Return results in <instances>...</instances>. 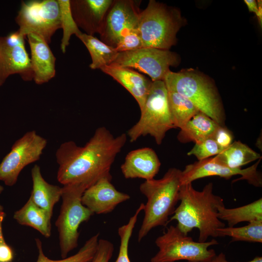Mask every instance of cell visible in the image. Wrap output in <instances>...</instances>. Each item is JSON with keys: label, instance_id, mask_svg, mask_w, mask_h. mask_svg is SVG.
Masks as SVG:
<instances>
[{"label": "cell", "instance_id": "cell-1", "mask_svg": "<svg viewBox=\"0 0 262 262\" xmlns=\"http://www.w3.org/2000/svg\"><path fill=\"white\" fill-rule=\"evenodd\" d=\"M127 140L126 133L115 136L105 127L98 128L83 146L65 142L56 150L57 179L63 185L79 184L87 189L110 175V169Z\"/></svg>", "mask_w": 262, "mask_h": 262}, {"label": "cell", "instance_id": "cell-2", "mask_svg": "<svg viewBox=\"0 0 262 262\" xmlns=\"http://www.w3.org/2000/svg\"><path fill=\"white\" fill-rule=\"evenodd\" d=\"M179 201L170 221L177 220L176 226L184 234L196 228L198 242H205L209 236L217 237L216 230L225 227L217 216V207L224 203L223 200L213 193V183L206 184L201 191L195 189L192 183L181 185Z\"/></svg>", "mask_w": 262, "mask_h": 262}, {"label": "cell", "instance_id": "cell-3", "mask_svg": "<svg viewBox=\"0 0 262 262\" xmlns=\"http://www.w3.org/2000/svg\"><path fill=\"white\" fill-rule=\"evenodd\" d=\"M181 170L170 168L160 179L145 180L140 185V191L146 196L144 217L138 232L140 242L154 228L164 226L173 214L179 201Z\"/></svg>", "mask_w": 262, "mask_h": 262}, {"label": "cell", "instance_id": "cell-4", "mask_svg": "<svg viewBox=\"0 0 262 262\" xmlns=\"http://www.w3.org/2000/svg\"><path fill=\"white\" fill-rule=\"evenodd\" d=\"M164 81L168 90L183 96L220 126H225V114L217 89L210 78L193 68L169 71Z\"/></svg>", "mask_w": 262, "mask_h": 262}, {"label": "cell", "instance_id": "cell-5", "mask_svg": "<svg viewBox=\"0 0 262 262\" xmlns=\"http://www.w3.org/2000/svg\"><path fill=\"white\" fill-rule=\"evenodd\" d=\"M186 22L178 9L154 0L139 14L138 30L143 48L169 49L177 42V33Z\"/></svg>", "mask_w": 262, "mask_h": 262}, {"label": "cell", "instance_id": "cell-6", "mask_svg": "<svg viewBox=\"0 0 262 262\" xmlns=\"http://www.w3.org/2000/svg\"><path fill=\"white\" fill-rule=\"evenodd\" d=\"M139 120L127 132L130 142L150 135L160 145L170 130L175 128L164 81L152 82Z\"/></svg>", "mask_w": 262, "mask_h": 262}, {"label": "cell", "instance_id": "cell-7", "mask_svg": "<svg viewBox=\"0 0 262 262\" xmlns=\"http://www.w3.org/2000/svg\"><path fill=\"white\" fill-rule=\"evenodd\" d=\"M86 190L79 184L63 185L62 203L55 226L59 232V246L62 259L78 246L81 224L87 221L93 213L82 203V196Z\"/></svg>", "mask_w": 262, "mask_h": 262}, {"label": "cell", "instance_id": "cell-8", "mask_svg": "<svg viewBox=\"0 0 262 262\" xmlns=\"http://www.w3.org/2000/svg\"><path fill=\"white\" fill-rule=\"evenodd\" d=\"M158 252L151 262H175L185 260L189 262H209L215 255V251L208 248L218 244L211 241L195 242L191 237L183 233L177 226H170L162 235L155 240Z\"/></svg>", "mask_w": 262, "mask_h": 262}, {"label": "cell", "instance_id": "cell-9", "mask_svg": "<svg viewBox=\"0 0 262 262\" xmlns=\"http://www.w3.org/2000/svg\"><path fill=\"white\" fill-rule=\"evenodd\" d=\"M16 21L21 34L26 37L30 33L35 34L49 44L53 35L61 28L57 0L22 1Z\"/></svg>", "mask_w": 262, "mask_h": 262}, {"label": "cell", "instance_id": "cell-10", "mask_svg": "<svg viewBox=\"0 0 262 262\" xmlns=\"http://www.w3.org/2000/svg\"><path fill=\"white\" fill-rule=\"evenodd\" d=\"M47 144V139L35 131L26 132L15 142L0 162V180L7 186L14 185L22 169L40 159Z\"/></svg>", "mask_w": 262, "mask_h": 262}, {"label": "cell", "instance_id": "cell-11", "mask_svg": "<svg viewBox=\"0 0 262 262\" xmlns=\"http://www.w3.org/2000/svg\"><path fill=\"white\" fill-rule=\"evenodd\" d=\"M180 61L179 55L169 50L141 48L119 52L111 65L135 68L148 75L154 82L164 81L170 67L178 66Z\"/></svg>", "mask_w": 262, "mask_h": 262}, {"label": "cell", "instance_id": "cell-12", "mask_svg": "<svg viewBox=\"0 0 262 262\" xmlns=\"http://www.w3.org/2000/svg\"><path fill=\"white\" fill-rule=\"evenodd\" d=\"M25 38L18 30L0 37V86L9 76L15 74H18L25 81L33 80Z\"/></svg>", "mask_w": 262, "mask_h": 262}, {"label": "cell", "instance_id": "cell-13", "mask_svg": "<svg viewBox=\"0 0 262 262\" xmlns=\"http://www.w3.org/2000/svg\"><path fill=\"white\" fill-rule=\"evenodd\" d=\"M140 13L133 0H113L100 33L102 41L115 48L124 34L138 29Z\"/></svg>", "mask_w": 262, "mask_h": 262}, {"label": "cell", "instance_id": "cell-14", "mask_svg": "<svg viewBox=\"0 0 262 262\" xmlns=\"http://www.w3.org/2000/svg\"><path fill=\"white\" fill-rule=\"evenodd\" d=\"M261 159L252 166L245 169L230 168L217 162L214 157L198 161L186 165L184 169L181 171V185L209 176H217L229 179L233 176L239 175L241 177L234 181L245 180L254 186L261 187L262 175L257 171Z\"/></svg>", "mask_w": 262, "mask_h": 262}, {"label": "cell", "instance_id": "cell-15", "mask_svg": "<svg viewBox=\"0 0 262 262\" xmlns=\"http://www.w3.org/2000/svg\"><path fill=\"white\" fill-rule=\"evenodd\" d=\"M112 179L111 175L102 177L83 193L82 203L93 213H108L118 204L130 198L128 194L115 187Z\"/></svg>", "mask_w": 262, "mask_h": 262}, {"label": "cell", "instance_id": "cell-16", "mask_svg": "<svg viewBox=\"0 0 262 262\" xmlns=\"http://www.w3.org/2000/svg\"><path fill=\"white\" fill-rule=\"evenodd\" d=\"M111 0H72L70 7L73 18L78 27L85 33L100 34Z\"/></svg>", "mask_w": 262, "mask_h": 262}, {"label": "cell", "instance_id": "cell-17", "mask_svg": "<svg viewBox=\"0 0 262 262\" xmlns=\"http://www.w3.org/2000/svg\"><path fill=\"white\" fill-rule=\"evenodd\" d=\"M26 37L31 49L33 80L37 84L47 82L55 75L56 58L49 44L42 37L34 33Z\"/></svg>", "mask_w": 262, "mask_h": 262}, {"label": "cell", "instance_id": "cell-18", "mask_svg": "<svg viewBox=\"0 0 262 262\" xmlns=\"http://www.w3.org/2000/svg\"><path fill=\"white\" fill-rule=\"evenodd\" d=\"M160 160L151 148L145 147L134 149L126 155L121 166L122 173L126 179H153L159 171Z\"/></svg>", "mask_w": 262, "mask_h": 262}, {"label": "cell", "instance_id": "cell-19", "mask_svg": "<svg viewBox=\"0 0 262 262\" xmlns=\"http://www.w3.org/2000/svg\"><path fill=\"white\" fill-rule=\"evenodd\" d=\"M126 89L136 100L140 110L143 108L152 81L129 67L111 65L100 69Z\"/></svg>", "mask_w": 262, "mask_h": 262}, {"label": "cell", "instance_id": "cell-20", "mask_svg": "<svg viewBox=\"0 0 262 262\" xmlns=\"http://www.w3.org/2000/svg\"><path fill=\"white\" fill-rule=\"evenodd\" d=\"M31 176L33 188L30 197L36 206L52 217L53 207L61 197L62 187L48 183L37 164L32 168Z\"/></svg>", "mask_w": 262, "mask_h": 262}, {"label": "cell", "instance_id": "cell-21", "mask_svg": "<svg viewBox=\"0 0 262 262\" xmlns=\"http://www.w3.org/2000/svg\"><path fill=\"white\" fill-rule=\"evenodd\" d=\"M219 126L210 117L199 112L180 129L177 139L181 143H197L213 138Z\"/></svg>", "mask_w": 262, "mask_h": 262}, {"label": "cell", "instance_id": "cell-22", "mask_svg": "<svg viewBox=\"0 0 262 262\" xmlns=\"http://www.w3.org/2000/svg\"><path fill=\"white\" fill-rule=\"evenodd\" d=\"M13 217L19 224L34 229L44 237L50 236L51 216L36 206L30 197L21 209L15 212Z\"/></svg>", "mask_w": 262, "mask_h": 262}, {"label": "cell", "instance_id": "cell-23", "mask_svg": "<svg viewBox=\"0 0 262 262\" xmlns=\"http://www.w3.org/2000/svg\"><path fill=\"white\" fill-rule=\"evenodd\" d=\"M217 211L218 218L227 221L229 227H233L242 222L262 220V198L247 205L232 209L226 208L223 203L218 206Z\"/></svg>", "mask_w": 262, "mask_h": 262}, {"label": "cell", "instance_id": "cell-24", "mask_svg": "<svg viewBox=\"0 0 262 262\" xmlns=\"http://www.w3.org/2000/svg\"><path fill=\"white\" fill-rule=\"evenodd\" d=\"M84 44L90 54L92 63L89 66L92 69H100L112 64L118 52L93 35L82 33L77 36Z\"/></svg>", "mask_w": 262, "mask_h": 262}, {"label": "cell", "instance_id": "cell-25", "mask_svg": "<svg viewBox=\"0 0 262 262\" xmlns=\"http://www.w3.org/2000/svg\"><path fill=\"white\" fill-rule=\"evenodd\" d=\"M214 158L220 163L236 169L241 168L242 166L259 160L262 156L246 145L240 141H234Z\"/></svg>", "mask_w": 262, "mask_h": 262}, {"label": "cell", "instance_id": "cell-26", "mask_svg": "<svg viewBox=\"0 0 262 262\" xmlns=\"http://www.w3.org/2000/svg\"><path fill=\"white\" fill-rule=\"evenodd\" d=\"M167 91L174 126L175 128L181 129L200 111L190 100L183 96L174 91L167 89Z\"/></svg>", "mask_w": 262, "mask_h": 262}, {"label": "cell", "instance_id": "cell-27", "mask_svg": "<svg viewBox=\"0 0 262 262\" xmlns=\"http://www.w3.org/2000/svg\"><path fill=\"white\" fill-rule=\"evenodd\" d=\"M217 237L229 236L232 241L262 242V220H255L244 227L218 229Z\"/></svg>", "mask_w": 262, "mask_h": 262}, {"label": "cell", "instance_id": "cell-28", "mask_svg": "<svg viewBox=\"0 0 262 262\" xmlns=\"http://www.w3.org/2000/svg\"><path fill=\"white\" fill-rule=\"evenodd\" d=\"M99 235L98 233L87 240L75 254L59 260L48 258L43 252L41 241L38 238L36 239V245L38 251L36 262H90L97 249Z\"/></svg>", "mask_w": 262, "mask_h": 262}, {"label": "cell", "instance_id": "cell-29", "mask_svg": "<svg viewBox=\"0 0 262 262\" xmlns=\"http://www.w3.org/2000/svg\"><path fill=\"white\" fill-rule=\"evenodd\" d=\"M59 8L61 28L63 29V37L60 48L65 53L72 35L77 37L82 33L76 23L71 10L70 0H57Z\"/></svg>", "mask_w": 262, "mask_h": 262}, {"label": "cell", "instance_id": "cell-30", "mask_svg": "<svg viewBox=\"0 0 262 262\" xmlns=\"http://www.w3.org/2000/svg\"><path fill=\"white\" fill-rule=\"evenodd\" d=\"M145 204L141 203L128 222L119 227L118 233L120 237V246L117 258L115 262H131L128 255V247L130 238L140 212L144 210Z\"/></svg>", "mask_w": 262, "mask_h": 262}, {"label": "cell", "instance_id": "cell-31", "mask_svg": "<svg viewBox=\"0 0 262 262\" xmlns=\"http://www.w3.org/2000/svg\"><path fill=\"white\" fill-rule=\"evenodd\" d=\"M224 149L213 138H210L195 143L193 147L187 153V155H194L198 161H201L213 156H216Z\"/></svg>", "mask_w": 262, "mask_h": 262}, {"label": "cell", "instance_id": "cell-32", "mask_svg": "<svg viewBox=\"0 0 262 262\" xmlns=\"http://www.w3.org/2000/svg\"><path fill=\"white\" fill-rule=\"evenodd\" d=\"M141 48H143V43L140 33L138 29H135L124 34L115 49L119 52L135 50Z\"/></svg>", "mask_w": 262, "mask_h": 262}, {"label": "cell", "instance_id": "cell-33", "mask_svg": "<svg viewBox=\"0 0 262 262\" xmlns=\"http://www.w3.org/2000/svg\"><path fill=\"white\" fill-rule=\"evenodd\" d=\"M114 249V245L110 241L99 239L96 252L90 262H109L112 257Z\"/></svg>", "mask_w": 262, "mask_h": 262}, {"label": "cell", "instance_id": "cell-34", "mask_svg": "<svg viewBox=\"0 0 262 262\" xmlns=\"http://www.w3.org/2000/svg\"><path fill=\"white\" fill-rule=\"evenodd\" d=\"M233 135L225 126H219L213 138L223 148H226L232 143Z\"/></svg>", "mask_w": 262, "mask_h": 262}, {"label": "cell", "instance_id": "cell-35", "mask_svg": "<svg viewBox=\"0 0 262 262\" xmlns=\"http://www.w3.org/2000/svg\"><path fill=\"white\" fill-rule=\"evenodd\" d=\"M13 258L12 249L6 243L0 245V262H11Z\"/></svg>", "mask_w": 262, "mask_h": 262}, {"label": "cell", "instance_id": "cell-36", "mask_svg": "<svg viewBox=\"0 0 262 262\" xmlns=\"http://www.w3.org/2000/svg\"><path fill=\"white\" fill-rule=\"evenodd\" d=\"M230 262L227 260L225 255L221 252L217 256L215 255L210 262ZM246 262H262V257L260 256H257L254 258L253 260Z\"/></svg>", "mask_w": 262, "mask_h": 262}, {"label": "cell", "instance_id": "cell-37", "mask_svg": "<svg viewBox=\"0 0 262 262\" xmlns=\"http://www.w3.org/2000/svg\"><path fill=\"white\" fill-rule=\"evenodd\" d=\"M244 2L246 4L250 12L256 14L258 11V4L255 0H245Z\"/></svg>", "mask_w": 262, "mask_h": 262}, {"label": "cell", "instance_id": "cell-38", "mask_svg": "<svg viewBox=\"0 0 262 262\" xmlns=\"http://www.w3.org/2000/svg\"><path fill=\"white\" fill-rule=\"evenodd\" d=\"M258 4V11L256 14L259 24L261 27L262 26V1L257 0Z\"/></svg>", "mask_w": 262, "mask_h": 262}, {"label": "cell", "instance_id": "cell-39", "mask_svg": "<svg viewBox=\"0 0 262 262\" xmlns=\"http://www.w3.org/2000/svg\"><path fill=\"white\" fill-rule=\"evenodd\" d=\"M5 213L3 211H0V245L5 243L2 231V223L5 216Z\"/></svg>", "mask_w": 262, "mask_h": 262}, {"label": "cell", "instance_id": "cell-40", "mask_svg": "<svg viewBox=\"0 0 262 262\" xmlns=\"http://www.w3.org/2000/svg\"><path fill=\"white\" fill-rule=\"evenodd\" d=\"M4 190L3 187L0 184V194ZM3 208L2 206L0 204V211H3Z\"/></svg>", "mask_w": 262, "mask_h": 262}]
</instances>
